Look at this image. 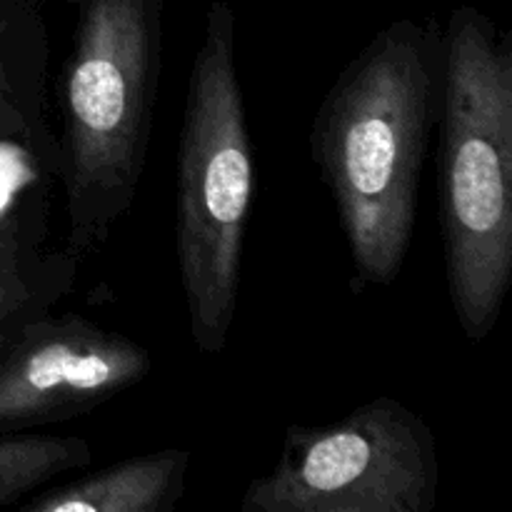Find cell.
<instances>
[{
    "mask_svg": "<svg viewBox=\"0 0 512 512\" xmlns=\"http://www.w3.org/2000/svg\"><path fill=\"white\" fill-rule=\"evenodd\" d=\"M440 80L438 23L400 18L345 65L315 113L310 153L338 208L358 295L393 285L408 258Z\"/></svg>",
    "mask_w": 512,
    "mask_h": 512,
    "instance_id": "1",
    "label": "cell"
},
{
    "mask_svg": "<svg viewBox=\"0 0 512 512\" xmlns=\"http://www.w3.org/2000/svg\"><path fill=\"white\" fill-rule=\"evenodd\" d=\"M438 118L448 293L465 338L483 343L512 283V40L473 5L443 30Z\"/></svg>",
    "mask_w": 512,
    "mask_h": 512,
    "instance_id": "2",
    "label": "cell"
},
{
    "mask_svg": "<svg viewBox=\"0 0 512 512\" xmlns=\"http://www.w3.org/2000/svg\"><path fill=\"white\" fill-rule=\"evenodd\" d=\"M63 70L58 173L65 248L78 260L105 245L133 208L153 138L163 63V0H83Z\"/></svg>",
    "mask_w": 512,
    "mask_h": 512,
    "instance_id": "3",
    "label": "cell"
},
{
    "mask_svg": "<svg viewBox=\"0 0 512 512\" xmlns=\"http://www.w3.org/2000/svg\"><path fill=\"white\" fill-rule=\"evenodd\" d=\"M255 160L235 63V10L210 3L185 93L175 178V255L190 340L223 353L238 310Z\"/></svg>",
    "mask_w": 512,
    "mask_h": 512,
    "instance_id": "4",
    "label": "cell"
},
{
    "mask_svg": "<svg viewBox=\"0 0 512 512\" xmlns=\"http://www.w3.org/2000/svg\"><path fill=\"white\" fill-rule=\"evenodd\" d=\"M433 430L390 395L330 425H288L278 463L240 498L243 512H433Z\"/></svg>",
    "mask_w": 512,
    "mask_h": 512,
    "instance_id": "5",
    "label": "cell"
},
{
    "mask_svg": "<svg viewBox=\"0 0 512 512\" xmlns=\"http://www.w3.org/2000/svg\"><path fill=\"white\" fill-rule=\"evenodd\" d=\"M153 355L80 313L38 315L0 348V435L90 413L135 388Z\"/></svg>",
    "mask_w": 512,
    "mask_h": 512,
    "instance_id": "6",
    "label": "cell"
},
{
    "mask_svg": "<svg viewBox=\"0 0 512 512\" xmlns=\"http://www.w3.org/2000/svg\"><path fill=\"white\" fill-rule=\"evenodd\" d=\"M48 73L43 0H0V140L55 175L58 138L48 123Z\"/></svg>",
    "mask_w": 512,
    "mask_h": 512,
    "instance_id": "7",
    "label": "cell"
},
{
    "mask_svg": "<svg viewBox=\"0 0 512 512\" xmlns=\"http://www.w3.org/2000/svg\"><path fill=\"white\" fill-rule=\"evenodd\" d=\"M78 258L48 248L45 203L28 195L0 213V348L75 285Z\"/></svg>",
    "mask_w": 512,
    "mask_h": 512,
    "instance_id": "8",
    "label": "cell"
},
{
    "mask_svg": "<svg viewBox=\"0 0 512 512\" xmlns=\"http://www.w3.org/2000/svg\"><path fill=\"white\" fill-rule=\"evenodd\" d=\"M190 450L163 448L43 490L25 512H170L185 495Z\"/></svg>",
    "mask_w": 512,
    "mask_h": 512,
    "instance_id": "9",
    "label": "cell"
},
{
    "mask_svg": "<svg viewBox=\"0 0 512 512\" xmlns=\"http://www.w3.org/2000/svg\"><path fill=\"white\" fill-rule=\"evenodd\" d=\"M93 448L75 435H0V508L15 505L65 473L88 468Z\"/></svg>",
    "mask_w": 512,
    "mask_h": 512,
    "instance_id": "10",
    "label": "cell"
},
{
    "mask_svg": "<svg viewBox=\"0 0 512 512\" xmlns=\"http://www.w3.org/2000/svg\"><path fill=\"white\" fill-rule=\"evenodd\" d=\"M68 3H83V0H68Z\"/></svg>",
    "mask_w": 512,
    "mask_h": 512,
    "instance_id": "11",
    "label": "cell"
}]
</instances>
